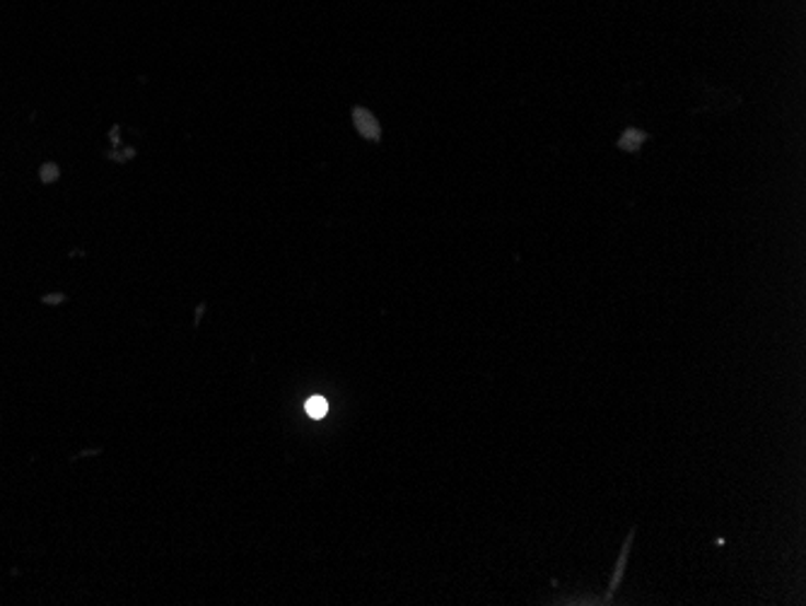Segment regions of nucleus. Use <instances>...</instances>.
Listing matches in <instances>:
<instances>
[{
	"mask_svg": "<svg viewBox=\"0 0 806 606\" xmlns=\"http://www.w3.org/2000/svg\"><path fill=\"white\" fill-rule=\"evenodd\" d=\"M304 411H307V415H310V419H324V415L329 413V401L324 399V397H312L310 401H307L304 403Z\"/></svg>",
	"mask_w": 806,
	"mask_h": 606,
	"instance_id": "nucleus-1",
	"label": "nucleus"
}]
</instances>
